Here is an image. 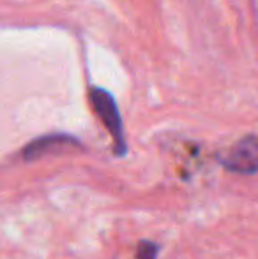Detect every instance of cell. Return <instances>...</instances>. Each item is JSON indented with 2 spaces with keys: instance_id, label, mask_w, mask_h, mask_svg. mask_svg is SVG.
<instances>
[{
  "instance_id": "obj_1",
  "label": "cell",
  "mask_w": 258,
  "mask_h": 259,
  "mask_svg": "<svg viewBox=\"0 0 258 259\" xmlns=\"http://www.w3.org/2000/svg\"><path fill=\"white\" fill-rule=\"evenodd\" d=\"M90 101H92L94 111L97 113L101 122L104 123L108 133H110L112 138H114L115 154L124 155L126 150H128V147H126V138H124V129H122L121 113H119L115 99L112 97L110 92H106V90L92 87V89H90Z\"/></svg>"
},
{
  "instance_id": "obj_2",
  "label": "cell",
  "mask_w": 258,
  "mask_h": 259,
  "mask_svg": "<svg viewBox=\"0 0 258 259\" xmlns=\"http://www.w3.org/2000/svg\"><path fill=\"white\" fill-rule=\"evenodd\" d=\"M227 169L239 175L258 173V136L251 134L239 140L223 159Z\"/></svg>"
},
{
  "instance_id": "obj_3",
  "label": "cell",
  "mask_w": 258,
  "mask_h": 259,
  "mask_svg": "<svg viewBox=\"0 0 258 259\" xmlns=\"http://www.w3.org/2000/svg\"><path fill=\"white\" fill-rule=\"evenodd\" d=\"M78 147V141L71 136H46L41 138V140L30 143L27 148H25L23 155L25 160H35L41 159L43 155L46 154H59V152L69 150V148H76Z\"/></svg>"
},
{
  "instance_id": "obj_4",
  "label": "cell",
  "mask_w": 258,
  "mask_h": 259,
  "mask_svg": "<svg viewBox=\"0 0 258 259\" xmlns=\"http://www.w3.org/2000/svg\"><path fill=\"white\" fill-rule=\"evenodd\" d=\"M159 252V247L154 242H147L141 240L136 247V259H156Z\"/></svg>"
}]
</instances>
